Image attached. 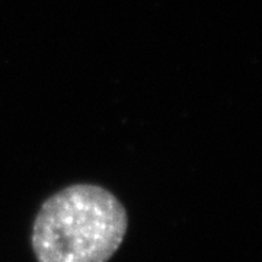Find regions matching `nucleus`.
<instances>
[{
	"mask_svg": "<svg viewBox=\"0 0 262 262\" xmlns=\"http://www.w3.org/2000/svg\"><path fill=\"white\" fill-rule=\"evenodd\" d=\"M127 229V211L113 192L75 184L41 204L31 245L38 262H108Z\"/></svg>",
	"mask_w": 262,
	"mask_h": 262,
	"instance_id": "f257e3e1",
	"label": "nucleus"
}]
</instances>
